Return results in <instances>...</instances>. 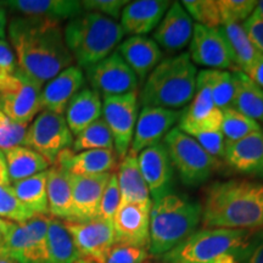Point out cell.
Instances as JSON below:
<instances>
[{"label":"cell","instance_id":"1","mask_svg":"<svg viewBox=\"0 0 263 263\" xmlns=\"http://www.w3.org/2000/svg\"><path fill=\"white\" fill-rule=\"evenodd\" d=\"M8 35L18 70L42 87L74 62L59 22L15 16L8 25Z\"/></svg>","mask_w":263,"mask_h":263},{"label":"cell","instance_id":"2","mask_svg":"<svg viewBox=\"0 0 263 263\" xmlns=\"http://www.w3.org/2000/svg\"><path fill=\"white\" fill-rule=\"evenodd\" d=\"M202 229H263V183L229 179L206 190Z\"/></svg>","mask_w":263,"mask_h":263},{"label":"cell","instance_id":"3","mask_svg":"<svg viewBox=\"0 0 263 263\" xmlns=\"http://www.w3.org/2000/svg\"><path fill=\"white\" fill-rule=\"evenodd\" d=\"M202 206L182 194L168 193L154 200L150 209L149 254L164 256L195 233Z\"/></svg>","mask_w":263,"mask_h":263},{"label":"cell","instance_id":"4","mask_svg":"<svg viewBox=\"0 0 263 263\" xmlns=\"http://www.w3.org/2000/svg\"><path fill=\"white\" fill-rule=\"evenodd\" d=\"M124 34L117 21L90 11L76 16L64 28L66 45L80 68L89 67L112 54Z\"/></svg>","mask_w":263,"mask_h":263},{"label":"cell","instance_id":"5","mask_svg":"<svg viewBox=\"0 0 263 263\" xmlns=\"http://www.w3.org/2000/svg\"><path fill=\"white\" fill-rule=\"evenodd\" d=\"M197 70L189 54L160 61L150 72L141 90L143 106L177 110L193 100L196 93Z\"/></svg>","mask_w":263,"mask_h":263},{"label":"cell","instance_id":"6","mask_svg":"<svg viewBox=\"0 0 263 263\" xmlns=\"http://www.w3.org/2000/svg\"><path fill=\"white\" fill-rule=\"evenodd\" d=\"M255 230L201 229L162 256L167 263H241Z\"/></svg>","mask_w":263,"mask_h":263},{"label":"cell","instance_id":"7","mask_svg":"<svg viewBox=\"0 0 263 263\" xmlns=\"http://www.w3.org/2000/svg\"><path fill=\"white\" fill-rule=\"evenodd\" d=\"M163 144L173 168L185 185L196 186L207 182L218 167V160L207 154L194 138L178 127L172 128L166 134Z\"/></svg>","mask_w":263,"mask_h":263},{"label":"cell","instance_id":"8","mask_svg":"<svg viewBox=\"0 0 263 263\" xmlns=\"http://www.w3.org/2000/svg\"><path fill=\"white\" fill-rule=\"evenodd\" d=\"M50 217L37 215L22 223L11 222L0 240V249L17 263H45Z\"/></svg>","mask_w":263,"mask_h":263},{"label":"cell","instance_id":"9","mask_svg":"<svg viewBox=\"0 0 263 263\" xmlns=\"http://www.w3.org/2000/svg\"><path fill=\"white\" fill-rule=\"evenodd\" d=\"M73 144V134L67 126L64 115L42 111L28 127L25 146L34 150L54 164L62 151Z\"/></svg>","mask_w":263,"mask_h":263},{"label":"cell","instance_id":"10","mask_svg":"<svg viewBox=\"0 0 263 263\" xmlns=\"http://www.w3.org/2000/svg\"><path fill=\"white\" fill-rule=\"evenodd\" d=\"M42 85L17 68L0 88V111L15 122L28 124L41 106Z\"/></svg>","mask_w":263,"mask_h":263},{"label":"cell","instance_id":"11","mask_svg":"<svg viewBox=\"0 0 263 263\" xmlns=\"http://www.w3.org/2000/svg\"><path fill=\"white\" fill-rule=\"evenodd\" d=\"M138 93L107 97L103 100V116L114 137L117 159L128 155L138 120Z\"/></svg>","mask_w":263,"mask_h":263},{"label":"cell","instance_id":"12","mask_svg":"<svg viewBox=\"0 0 263 263\" xmlns=\"http://www.w3.org/2000/svg\"><path fill=\"white\" fill-rule=\"evenodd\" d=\"M189 45V57L194 65L203 66L207 70L238 71L232 49L219 27L195 25Z\"/></svg>","mask_w":263,"mask_h":263},{"label":"cell","instance_id":"13","mask_svg":"<svg viewBox=\"0 0 263 263\" xmlns=\"http://www.w3.org/2000/svg\"><path fill=\"white\" fill-rule=\"evenodd\" d=\"M84 70L91 89L104 98L120 97L138 89V77L118 51Z\"/></svg>","mask_w":263,"mask_h":263},{"label":"cell","instance_id":"14","mask_svg":"<svg viewBox=\"0 0 263 263\" xmlns=\"http://www.w3.org/2000/svg\"><path fill=\"white\" fill-rule=\"evenodd\" d=\"M64 222L83 259L100 263L108 250L116 244L112 223L99 218Z\"/></svg>","mask_w":263,"mask_h":263},{"label":"cell","instance_id":"15","mask_svg":"<svg viewBox=\"0 0 263 263\" xmlns=\"http://www.w3.org/2000/svg\"><path fill=\"white\" fill-rule=\"evenodd\" d=\"M182 112L163 107L144 106L138 116L129 154L138 155L146 147L161 143L179 121Z\"/></svg>","mask_w":263,"mask_h":263},{"label":"cell","instance_id":"16","mask_svg":"<svg viewBox=\"0 0 263 263\" xmlns=\"http://www.w3.org/2000/svg\"><path fill=\"white\" fill-rule=\"evenodd\" d=\"M140 172L154 200L171 193L174 168L163 143L146 147L137 155Z\"/></svg>","mask_w":263,"mask_h":263},{"label":"cell","instance_id":"17","mask_svg":"<svg viewBox=\"0 0 263 263\" xmlns=\"http://www.w3.org/2000/svg\"><path fill=\"white\" fill-rule=\"evenodd\" d=\"M223 112L213 103L205 85L196 84V93L179 118V129L188 136L200 132L221 130Z\"/></svg>","mask_w":263,"mask_h":263},{"label":"cell","instance_id":"18","mask_svg":"<svg viewBox=\"0 0 263 263\" xmlns=\"http://www.w3.org/2000/svg\"><path fill=\"white\" fill-rule=\"evenodd\" d=\"M112 224L116 244L149 250L150 207L123 203L118 209Z\"/></svg>","mask_w":263,"mask_h":263},{"label":"cell","instance_id":"19","mask_svg":"<svg viewBox=\"0 0 263 263\" xmlns=\"http://www.w3.org/2000/svg\"><path fill=\"white\" fill-rule=\"evenodd\" d=\"M111 173L97 176L71 174L72 184V219L90 221L98 218L99 206Z\"/></svg>","mask_w":263,"mask_h":263},{"label":"cell","instance_id":"20","mask_svg":"<svg viewBox=\"0 0 263 263\" xmlns=\"http://www.w3.org/2000/svg\"><path fill=\"white\" fill-rule=\"evenodd\" d=\"M193 29V18L180 3L174 2L156 27L154 42L166 51L182 50L190 43Z\"/></svg>","mask_w":263,"mask_h":263},{"label":"cell","instance_id":"21","mask_svg":"<svg viewBox=\"0 0 263 263\" xmlns=\"http://www.w3.org/2000/svg\"><path fill=\"white\" fill-rule=\"evenodd\" d=\"M85 76L78 66H70L50 80L42 89V111L64 115L68 104L78 91L83 89Z\"/></svg>","mask_w":263,"mask_h":263},{"label":"cell","instance_id":"22","mask_svg":"<svg viewBox=\"0 0 263 263\" xmlns=\"http://www.w3.org/2000/svg\"><path fill=\"white\" fill-rule=\"evenodd\" d=\"M224 161L238 173L263 178V130L227 143Z\"/></svg>","mask_w":263,"mask_h":263},{"label":"cell","instance_id":"23","mask_svg":"<svg viewBox=\"0 0 263 263\" xmlns=\"http://www.w3.org/2000/svg\"><path fill=\"white\" fill-rule=\"evenodd\" d=\"M172 3L167 0H137L124 6L121 14V26L124 33L143 35L154 31Z\"/></svg>","mask_w":263,"mask_h":263},{"label":"cell","instance_id":"24","mask_svg":"<svg viewBox=\"0 0 263 263\" xmlns=\"http://www.w3.org/2000/svg\"><path fill=\"white\" fill-rule=\"evenodd\" d=\"M54 164L76 176H97L116 170L117 155L115 150H87L74 154L66 149L60 153Z\"/></svg>","mask_w":263,"mask_h":263},{"label":"cell","instance_id":"25","mask_svg":"<svg viewBox=\"0 0 263 263\" xmlns=\"http://www.w3.org/2000/svg\"><path fill=\"white\" fill-rule=\"evenodd\" d=\"M0 3L6 9L21 14L20 16L45 18L59 24L74 18L84 11L82 2L77 0H8Z\"/></svg>","mask_w":263,"mask_h":263},{"label":"cell","instance_id":"26","mask_svg":"<svg viewBox=\"0 0 263 263\" xmlns=\"http://www.w3.org/2000/svg\"><path fill=\"white\" fill-rule=\"evenodd\" d=\"M117 51L140 81L145 80L162 58V51L154 39L144 35H133L126 39L121 43Z\"/></svg>","mask_w":263,"mask_h":263},{"label":"cell","instance_id":"27","mask_svg":"<svg viewBox=\"0 0 263 263\" xmlns=\"http://www.w3.org/2000/svg\"><path fill=\"white\" fill-rule=\"evenodd\" d=\"M116 176L122 205L133 203V205H141L151 209L153 200H151L149 188L140 172L137 155L128 153V155L121 160Z\"/></svg>","mask_w":263,"mask_h":263},{"label":"cell","instance_id":"28","mask_svg":"<svg viewBox=\"0 0 263 263\" xmlns=\"http://www.w3.org/2000/svg\"><path fill=\"white\" fill-rule=\"evenodd\" d=\"M65 120L73 136L101 118L103 101L100 94L91 88H83L72 98L66 108Z\"/></svg>","mask_w":263,"mask_h":263},{"label":"cell","instance_id":"29","mask_svg":"<svg viewBox=\"0 0 263 263\" xmlns=\"http://www.w3.org/2000/svg\"><path fill=\"white\" fill-rule=\"evenodd\" d=\"M47 194L49 213L62 221L72 219L71 173L52 164L47 171Z\"/></svg>","mask_w":263,"mask_h":263},{"label":"cell","instance_id":"30","mask_svg":"<svg viewBox=\"0 0 263 263\" xmlns=\"http://www.w3.org/2000/svg\"><path fill=\"white\" fill-rule=\"evenodd\" d=\"M234 78L233 107L256 122H263V88L241 71L232 72Z\"/></svg>","mask_w":263,"mask_h":263},{"label":"cell","instance_id":"31","mask_svg":"<svg viewBox=\"0 0 263 263\" xmlns=\"http://www.w3.org/2000/svg\"><path fill=\"white\" fill-rule=\"evenodd\" d=\"M82 259L73 238L65 222L51 218L47 234V261L45 263H77Z\"/></svg>","mask_w":263,"mask_h":263},{"label":"cell","instance_id":"32","mask_svg":"<svg viewBox=\"0 0 263 263\" xmlns=\"http://www.w3.org/2000/svg\"><path fill=\"white\" fill-rule=\"evenodd\" d=\"M10 183L24 180L49 168V162L27 146H16L4 153Z\"/></svg>","mask_w":263,"mask_h":263},{"label":"cell","instance_id":"33","mask_svg":"<svg viewBox=\"0 0 263 263\" xmlns=\"http://www.w3.org/2000/svg\"><path fill=\"white\" fill-rule=\"evenodd\" d=\"M15 195L29 211L37 215H49L47 194V171L12 184Z\"/></svg>","mask_w":263,"mask_h":263},{"label":"cell","instance_id":"34","mask_svg":"<svg viewBox=\"0 0 263 263\" xmlns=\"http://www.w3.org/2000/svg\"><path fill=\"white\" fill-rule=\"evenodd\" d=\"M196 84L205 85L211 93L213 103L219 110L233 107L234 100V78L229 71L201 70L197 72Z\"/></svg>","mask_w":263,"mask_h":263},{"label":"cell","instance_id":"35","mask_svg":"<svg viewBox=\"0 0 263 263\" xmlns=\"http://www.w3.org/2000/svg\"><path fill=\"white\" fill-rule=\"evenodd\" d=\"M219 28H221L230 49H232L236 67L239 71L246 73L261 52L251 42L242 25H222Z\"/></svg>","mask_w":263,"mask_h":263},{"label":"cell","instance_id":"36","mask_svg":"<svg viewBox=\"0 0 263 263\" xmlns=\"http://www.w3.org/2000/svg\"><path fill=\"white\" fill-rule=\"evenodd\" d=\"M87 150H115L112 133L104 118H99L73 139L72 144L73 153Z\"/></svg>","mask_w":263,"mask_h":263},{"label":"cell","instance_id":"37","mask_svg":"<svg viewBox=\"0 0 263 263\" xmlns=\"http://www.w3.org/2000/svg\"><path fill=\"white\" fill-rule=\"evenodd\" d=\"M222 112L223 120L221 132L227 143H234L250 134L262 130L261 124L239 112L234 107L227 108Z\"/></svg>","mask_w":263,"mask_h":263},{"label":"cell","instance_id":"38","mask_svg":"<svg viewBox=\"0 0 263 263\" xmlns=\"http://www.w3.org/2000/svg\"><path fill=\"white\" fill-rule=\"evenodd\" d=\"M180 4L190 17L196 20L197 25L210 28H218L222 26L221 14L216 0H184Z\"/></svg>","mask_w":263,"mask_h":263},{"label":"cell","instance_id":"39","mask_svg":"<svg viewBox=\"0 0 263 263\" xmlns=\"http://www.w3.org/2000/svg\"><path fill=\"white\" fill-rule=\"evenodd\" d=\"M35 215L15 195L11 185H0V218L14 223L28 221Z\"/></svg>","mask_w":263,"mask_h":263},{"label":"cell","instance_id":"40","mask_svg":"<svg viewBox=\"0 0 263 263\" xmlns=\"http://www.w3.org/2000/svg\"><path fill=\"white\" fill-rule=\"evenodd\" d=\"M222 25L245 22L254 14L257 2L255 0H217Z\"/></svg>","mask_w":263,"mask_h":263},{"label":"cell","instance_id":"41","mask_svg":"<svg viewBox=\"0 0 263 263\" xmlns=\"http://www.w3.org/2000/svg\"><path fill=\"white\" fill-rule=\"evenodd\" d=\"M28 124L15 122L0 111V150H6L25 145Z\"/></svg>","mask_w":263,"mask_h":263},{"label":"cell","instance_id":"42","mask_svg":"<svg viewBox=\"0 0 263 263\" xmlns=\"http://www.w3.org/2000/svg\"><path fill=\"white\" fill-rule=\"evenodd\" d=\"M121 205H122V199H121L117 176L116 173H111L106 188L104 190L103 197H101L100 206H99L98 211V218L101 219V221L114 223V218Z\"/></svg>","mask_w":263,"mask_h":263},{"label":"cell","instance_id":"43","mask_svg":"<svg viewBox=\"0 0 263 263\" xmlns=\"http://www.w3.org/2000/svg\"><path fill=\"white\" fill-rule=\"evenodd\" d=\"M147 258V249L126 244H115L100 263H146Z\"/></svg>","mask_w":263,"mask_h":263},{"label":"cell","instance_id":"44","mask_svg":"<svg viewBox=\"0 0 263 263\" xmlns=\"http://www.w3.org/2000/svg\"><path fill=\"white\" fill-rule=\"evenodd\" d=\"M190 137L194 138L200 144V146L212 157L217 160L224 159L227 141L221 130L200 132V133H193Z\"/></svg>","mask_w":263,"mask_h":263},{"label":"cell","instance_id":"45","mask_svg":"<svg viewBox=\"0 0 263 263\" xmlns=\"http://www.w3.org/2000/svg\"><path fill=\"white\" fill-rule=\"evenodd\" d=\"M128 3L127 0H85L82 2L83 10L104 15L116 21L121 17L122 10Z\"/></svg>","mask_w":263,"mask_h":263},{"label":"cell","instance_id":"46","mask_svg":"<svg viewBox=\"0 0 263 263\" xmlns=\"http://www.w3.org/2000/svg\"><path fill=\"white\" fill-rule=\"evenodd\" d=\"M15 52L5 39H0V88L17 71Z\"/></svg>","mask_w":263,"mask_h":263},{"label":"cell","instance_id":"47","mask_svg":"<svg viewBox=\"0 0 263 263\" xmlns=\"http://www.w3.org/2000/svg\"><path fill=\"white\" fill-rule=\"evenodd\" d=\"M241 263H263V229L252 233L246 246Z\"/></svg>","mask_w":263,"mask_h":263},{"label":"cell","instance_id":"48","mask_svg":"<svg viewBox=\"0 0 263 263\" xmlns=\"http://www.w3.org/2000/svg\"><path fill=\"white\" fill-rule=\"evenodd\" d=\"M242 27L255 47L263 54V20L251 15L245 22H242Z\"/></svg>","mask_w":263,"mask_h":263},{"label":"cell","instance_id":"49","mask_svg":"<svg viewBox=\"0 0 263 263\" xmlns=\"http://www.w3.org/2000/svg\"><path fill=\"white\" fill-rule=\"evenodd\" d=\"M252 82H255L258 87L263 88V54L258 55L257 59L251 65L248 72L245 73Z\"/></svg>","mask_w":263,"mask_h":263},{"label":"cell","instance_id":"50","mask_svg":"<svg viewBox=\"0 0 263 263\" xmlns=\"http://www.w3.org/2000/svg\"><path fill=\"white\" fill-rule=\"evenodd\" d=\"M0 185H10V178L6 166L5 155L0 156Z\"/></svg>","mask_w":263,"mask_h":263},{"label":"cell","instance_id":"51","mask_svg":"<svg viewBox=\"0 0 263 263\" xmlns=\"http://www.w3.org/2000/svg\"><path fill=\"white\" fill-rule=\"evenodd\" d=\"M6 27H8V11L5 6L0 3V39L5 38Z\"/></svg>","mask_w":263,"mask_h":263},{"label":"cell","instance_id":"52","mask_svg":"<svg viewBox=\"0 0 263 263\" xmlns=\"http://www.w3.org/2000/svg\"><path fill=\"white\" fill-rule=\"evenodd\" d=\"M10 224H11V222L10 221H5V219L0 218V240L3 239V236H4L6 230L9 229Z\"/></svg>","mask_w":263,"mask_h":263},{"label":"cell","instance_id":"53","mask_svg":"<svg viewBox=\"0 0 263 263\" xmlns=\"http://www.w3.org/2000/svg\"><path fill=\"white\" fill-rule=\"evenodd\" d=\"M0 263H17V261H15L11 256H9L0 249Z\"/></svg>","mask_w":263,"mask_h":263},{"label":"cell","instance_id":"54","mask_svg":"<svg viewBox=\"0 0 263 263\" xmlns=\"http://www.w3.org/2000/svg\"><path fill=\"white\" fill-rule=\"evenodd\" d=\"M252 15H255L256 17L263 20V0L262 2H257V5H256V9Z\"/></svg>","mask_w":263,"mask_h":263},{"label":"cell","instance_id":"55","mask_svg":"<svg viewBox=\"0 0 263 263\" xmlns=\"http://www.w3.org/2000/svg\"><path fill=\"white\" fill-rule=\"evenodd\" d=\"M77 263H97V262H94V261H89V259H80V261H78Z\"/></svg>","mask_w":263,"mask_h":263},{"label":"cell","instance_id":"56","mask_svg":"<svg viewBox=\"0 0 263 263\" xmlns=\"http://www.w3.org/2000/svg\"><path fill=\"white\" fill-rule=\"evenodd\" d=\"M2 155H4V153H3V151L0 150V156H2Z\"/></svg>","mask_w":263,"mask_h":263},{"label":"cell","instance_id":"57","mask_svg":"<svg viewBox=\"0 0 263 263\" xmlns=\"http://www.w3.org/2000/svg\"><path fill=\"white\" fill-rule=\"evenodd\" d=\"M160 263H167V262H160Z\"/></svg>","mask_w":263,"mask_h":263}]
</instances>
